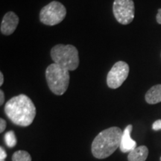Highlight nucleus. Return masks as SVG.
Here are the masks:
<instances>
[{
  "instance_id": "obj_15",
  "label": "nucleus",
  "mask_w": 161,
  "mask_h": 161,
  "mask_svg": "<svg viewBox=\"0 0 161 161\" xmlns=\"http://www.w3.org/2000/svg\"><path fill=\"white\" fill-rule=\"evenodd\" d=\"M6 122L3 119H0V133H3L6 128Z\"/></svg>"
},
{
  "instance_id": "obj_21",
  "label": "nucleus",
  "mask_w": 161,
  "mask_h": 161,
  "mask_svg": "<svg viewBox=\"0 0 161 161\" xmlns=\"http://www.w3.org/2000/svg\"><path fill=\"white\" fill-rule=\"evenodd\" d=\"M1 161H4V160H1Z\"/></svg>"
},
{
  "instance_id": "obj_8",
  "label": "nucleus",
  "mask_w": 161,
  "mask_h": 161,
  "mask_svg": "<svg viewBox=\"0 0 161 161\" xmlns=\"http://www.w3.org/2000/svg\"><path fill=\"white\" fill-rule=\"evenodd\" d=\"M18 24L19 17L13 11H9L4 16L1 23V32L5 35H11L15 31Z\"/></svg>"
},
{
  "instance_id": "obj_3",
  "label": "nucleus",
  "mask_w": 161,
  "mask_h": 161,
  "mask_svg": "<svg viewBox=\"0 0 161 161\" xmlns=\"http://www.w3.org/2000/svg\"><path fill=\"white\" fill-rule=\"evenodd\" d=\"M50 55L54 63L69 71L76 69L79 65L78 51L72 45H56L51 49Z\"/></svg>"
},
{
  "instance_id": "obj_2",
  "label": "nucleus",
  "mask_w": 161,
  "mask_h": 161,
  "mask_svg": "<svg viewBox=\"0 0 161 161\" xmlns=\"http://www.w3.org/2000/svg\"><path fill=\"white\" fill-rule=\"evenodd\" d=\"M122 130L118 127H111L101 131L92 142V155L104 159L111 155L120 147Z\"/></svg>"
},
{
  "instance_id": "obj_19",
  "label": "nucleus",
  "mask_w": 161,
  "mask_h": 161,
  "mask_svg": "<svg viewBox=\"0 0 161 161\" xmlns=\"http://www.w3.org/2000/svg\"><path fill=\"white\" fill-rule=\"evenodd\" d=\"M4 83V75L3 72H0V86H3Z\"/></svg>"
},
{
  "instance_id": "obj_10",
  "label": "nucleus",
  "mask_w": 161,
  "mask_h": 161,
  "mask_svg": "<svg viewBox=\"0 0 161 161\" xmlns=\"http://www.w3.org/2000/svg\"><path fill=\"white\" fill-rule=\"evenodd\" d=\"M148 155V149L146 146L136 147L128 153V161H146Z\"/></svg>"
},
{
  "instance_id": "obj_1",
  "label": "nucleus",
  "mask_w": 161,
  "mask_h": 161,
  "mask_svg": "<svg viewBox=\"0 0 161 161\" xmlns=\"http://www.w3.org/2000/svg\"><path fill=\"white\" fill-rule=\"evenodd\" d=\"M5 113L14 124L27 127L35 119L36 108L29 96L20 94L8 101L5 106Z\"/></svg>"
},
{
  "instance_id": "obj_11",
  "label": "nucleus",
  "mask_w": 161,
  "mask_h": 161,
  "mask_svg": "<svg viewBox=\"0 0 161 161\" xmlns=\"http://www.w3.org/2000/svg\"><path fill=\"white\" fill-rule=\"evenodd\" d=\"M146 101L150 104H155L161 102V84L152 86L146 94Z\"/></svg>"
},
{
  "instance_id": "obj_9",
  "label": "nucleus",
  "mask_w": 161,
  "mask_h": 161,
  "mask_svg": "<svg viewBox=\"0 0 161 161\" xmlns=\"http://www.w3.org/2000/svg\"><path fill=\"white\" fill-rule=\"evenodd\" d=\"M132 125H128L125 128V129L124 130L119 147V149L122 152L129 153L136 148V141L133 140L130 136V133L132 131Z\"/></svg>"
},
{
  "instance_id": "obj_7",
  "label": "nucleus",
  "mask_w": 161,
  "mask_h": 161,
  "mask_svg": "<svg viewBox=\"0 0 161 161\" xmlns=\"http://www.w3.org/2000/svg\"><path fill=\"white\" fill-rule=\"evenodd\" d=\"M129 74V66L124 61H118L107 75V84L111 89H117L124 83Z\"/></svg>"
},
{
  "instance_id": "obj_6",
  "label": "nucleus",
  "mask_w": 161,
  "mask_h": 161,
  "mask_svg": "<svg viewBox=\"0 0 161 161\" xmlns=\"http://www.w3.org/2000/svg\"><path fill=\"white\" fill-rule=\"evenodd\" d=\"M113 12L116 19L122 25H128L133 21L135 7L133 0H114Z\"/></svg>"
},
{
  "instance_id": "obj_13",
  "label": "nucleus",
  "mask_w": 161,
  "mask_h": 161,
  "mask_svg": "<svg viewBox=\"0 0 161 161\" xmlns=\"http://www.w3.org/2000/svg\"><path fill=\"white\" fill-rule=\"evenodd\" d=\"M4 140H5V144L7 145L8 147L9 148H14L17 145V138L13 130H9L5 134L4 136Z\"/></svg>"
},
{
  "instance_id": "obj_17",
  "label": "nucleus",
  "mask_w": 161,
  "mask_h": 161,
  "mask_svg": "<svg viewBox=\"0 0 161 161\" xmlns=\"http://www.w3.org/2000/svg\"><path fill=\"white\" fill-rule=\"evenodd\" d=\"M5 101V94L3 90H0V105H3Z\"/></svg>"
},
{
  "instance_id": "obj_18",
  "label": "nucleus",
  "mask_w": 161,
  "mask_h": 161,
  "mask_svg": "<svg viewBox=\"0 0 161 161\" xmlns=\"http://www.w3.org/2000/svg\"><path fill=\"white\" fill-rule=\"evenodd\" d=\"M156 19H157V22H158L159 24H161V8L158 10V14H157Z\"/></svg>"
},
{
  "instance_id": "obj_4",
  "label": "nucleus",
  "mask_w": 161,
  "mask_h": 161,
  "mask_svg": "<svg viewBox=\"0 0 161 161\" xmlns=\"http://www.w3.org/2000/svg\"><path fill=\"white\" fill-rule=\"evenodd\" d=\"M69 71L56 64H52L46 70L48 86L54 94L63 95L69 84Z\"/></svg>"
},
{
  "instance_id": "obj_16",
  "label": "nucleus",
  "mask_w": 161,
  "mask_h": 161,
  "mask_svg": "<svg viewBox=\"0 0 161 161\" xmlns=\"http://www.w3.org/2000/svg\"><path fill=\"white\" fill-rule=\"evenodd\" d=\"M7 157V154L3 147H0V160H4Z\"/></svg>"
},
{
  "instance_id": "obj_12",
  "label": "nucleus",
  "mask_w": 161,
  "mask_h": 161,
  "mask_svg": "<svg viewBox=\"0 0 161 161\" xmlns=\"http://www.w3.org/2000/svg\"><path fill=\"white\" fill-rule=\"evenodd\" d=\"M12 161H31V157L29 152L19 150L14 153Z\"/></svg>"
},
{
  "instance_id": "obj_14",
  "label": "nucleus",
  "mask_w": 161,
  "mask_h": 161,
  "mask_svg": "<svg viewBox=\"0 0 161 161\" xmlns=\"http://www.w3.org/2000/svg\"><path fill=\"white\" fill-rule=\"evenodd\" d=\"M152 129L154 130H161V119H158L155 121L152 125Z\"/></svg>"
},
{
  "instance_id": "obj_5",
  "label": "nucleus",
  "mask_w": 161,
  "mask_h": 161,
  "mask_svg": "<svg viewBox=\"0 0 161 161\" xmlns=\"http://www.w3.org/2000/svg\"><path fill=\"white\" fill-rule=\"evenodd\" d=\"M66 15V9L63 4L53 1L44 6L40 13V19L46 25H55L61 23Z\"/></svg>"
},
{
  "instance_id": "obj_20",
  "label": "nucleus",
  "mask_w": 161,
  "mask_h": 161,
  "mask_svg": "<svg viewBox=\"0 0 161 161\" xmlns=\"http://www.w3.org/2000/svg\"><path fill=\"white\" fill-rule=\"evenodd\" d=\"M160 161H161V157H160Z\"/></svg>"
}]
</instances>
